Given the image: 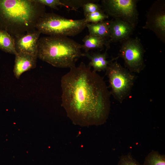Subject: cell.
I'll return each mask as SVG.
<instances>
[{"label": "cell", "mask_w": 165, "mask_h": 165, "mask_svg": "<svg viewBox=\"0 0 165 165\" xmlns=\"http://www.w3.org/2000/svg\"><path fill=\"white\" fill-rule=\"evenodd\" d=\"M95 1L88 2L83 5L82 7L85 16L102 9L101 6L94 3Z\"/></svg>", "instance_id": "obj_19"}, {"label": "cell", "mask_w": 165, "mask_h": 165, "mask_svg": "<svg viewBox=\"0 0 165 165\" xmlns=\"http://www.w3.org/2000/svg\"><path fill=\"white\" fill-rule=\"evenodd\" d=\"M61 105L74 124L95 125L108 116L111 93L103 79L83 62L74 65L61 80Z\"/></svg>", "instance_id": "obj_1"}, {"label": "cell", "mask_w": 165, "mask_h": 165, "mask_svg": "<svg viewBox=\"0 0 165 165\" xmlns=\"http://www.w3.org/2000/svg\"><path fill=\"white\" fill-rule=\"evenodd\" d=\"M144 165H165V157L156 153L152 154L146 158Z\"/></svg>", "instance_id": "obj_17"}, {"label": "cell", "mask_w": 165, "mask_h": 165, "mask_svg": "<svg viewBox=\"0 0 165 165\" xmlns=\"http://www.w3.org/2000/svg\"><path fill=\"white\" fill-rule=\"evenodd\" d=\"M107 50L103 53L94 52L89 53L88 52L82 53V56L85 57L90 60L88 66L93 68V71L95 72L105 71L106 69L109 64L112 61L107 60Z\"/></svg>", "instance_id": "obj_12"}, {"label": "cell", "mask_w": 165, "mask_h": 165, "mask_svg": "<svg viewBox=\"0 0 165 165\" xmlns=\"http://www.w3.org/2000/svg\"><path fill=\"white\" fill-rule=\"evenodd\" d=\"M138 2L137 0H103L101 7L108 16L123 20L135 28L138 20Z\"/></svg>", "instance_id": "obj_7"}, {"label": "cell", "mask_w": 165, "mask_h": 165, "mask_svg": "<svg viewBox=\"0 0 165 165\" xmlns=\"http://www.w3.org/2000/svg\"><path fill=\"white\" fill-rule=\"evenodd\" d=\"M144 29L152 31L163 42H165V2L158 0L150 8L146 15Z\"/></svg>", "instance_id": "obj_8"}, {"label": "cell", "mask_w": 165, "mask_h": 165, "mask_svg": "<svg viewBox=\"0 0 165 165\" xmlns=\"http://www.w3.org/2000/svg\"><path fill=\"white\" fill-rule=\"evenodd\" d=\"M134 28L127 22L118 19L109 21V39L111 42H121L130 38Z\"/></svg>", "instance_id": "obj_10"}, {"label": "cell", "mask_w": 165, "mask_h": 165, "mask_svg": "<svg viewBox=\"0 0 165 165\" xmlns=\"http://www.w3.org/2000/svg\"><path fill=\"white\" fill-rule=\"evenodd\" d=\"M82 41L83 44L82 45V49L85 53L88 52L91 50H103L105 46L107 50L110 47L111 42L109 39L89 34L86 35Z\"/></svg>", "instance_id": "obj_13"}, {"label": "cell", "mask_w": 165, "mask_h": 165, "mask_svg": "<svg viewBox=\"0 0 165 165\" xmlns=\"http://www.w3.org/2000/svg\"><path fill=\"white\" fill-rule=\"evenodd\" d=\"M63 6L76 10L81 7H82L85 3L95 0H61Z\"/></svg>", "instance_id": "obj_18"}, {"label": "cell", "mask_w": 165, "mask_h": 165, "mask_svg": "<svg viewBox=\"0 0 165 165\" xmlns=\"http://www.w3.org/2000/svg\"><path fill=\"white\" fill-rule=\"evenodd\" d=\"M119 57L123 60L127 69L132 73H140L145 68V50L140 38H129L121 42Z\"/></svg>", "instance_id": "obj_6"}, {"label": "cell", "mask_w": 165, "mask_h": 165, "mask_svg": "<svg viewBox=\"0 0 165 165\" xmlns=\"http://www.w3.org/2000/svg\"><path fill=\"white\" fill-rule=\"evenodd\" d=\"M0 49L15 55L17 54L13 37L7 31L1 30H0Z\"/></svg>", "instance_id": "obj_15"}, {"label": "cell", "mask_w": 165, "mask_h": 165, "mask_svg": "<svg viewBox=\"0 0 165 165\" xmlns=\"http://www.w3.org/2000/svg\"><path fill=\"white\" fill-rule=\"evenodd\" d=\"M87 23H96L102 22L108 18V16L101 9L85 16Z\"/></svg>", "instance_id": "obj_16"}, {"label": "cell", "mask_w": 165, "mask_h": 165, "mask_svg": "<svg viewBox=\"0 0 165 165\" xmlns=\"http://www.w3.org/2000/svg\"><path fill=\"white\" fill-rule=\"evenodd\" d=\"M109 21L105 20L96 23H87L89 34L109 39Z\"/></svg>", "instance_id": "obj_14"}, {"label": "cell", "mask_w": 165, "mask_h": 165, "mask_svg": "<svg viewBox=\"0 0 165 165\" xmlns=\"http://www.w3.org/2000/svg\"><path fill=\"white\" fill-rule=\"evenodd\" d=\"M37 58V56L28 54L17 53L15 55L13 69L15 78L19 79L24 72L35 68Z\"/></svg>", "instance_id": "obj_11"}, {"label": "cell", "mask_w": 165, "mask_h": 165, "mask_svg": "<svg viewBox=\"0 0 165 165\" xmlns=\"http://www.w3.org/2000/svg\"><path fill=\"white\" fill-rule=\"evenodd\" d=\"M87 23L84 18L73 20L54 13H46L38 21L36 29L49 36H74L82 32Z\"/></svg>", "instance_id": "obj_4"}, {"label": "cell", "mask_w": 165, "mask_h": 165, "mask_svg": "<svg viewBox=\"0 0 165 165\" xmlns=\"http://www.w3.org/2000/svg\"><path fill=\"white\" fill-rule=\"evenodd\" d=\"M37 2L45 6H47L50 8L57 10L58 7L63 6L61 0H35Z\"/></svg>", "instance_id": "obj_20"}, {"label": "cell", "mask_w": 165, "mask_h": 165, "mask_svg": "<svg viewBox=\"0 0 165 165\" xmlns=\"http://www.w3.org/2000/svg\"><path fill=\"white\" fill-rule=\"evenodd\" d=\"M46 13L45 6L35 0H0V30L13 38L33 31Z\"/></svg>", "instance_id": "obj_2"}, {"label": "cell", "mask_w": 165, "mask_h": 165, "mask_svg": "<svg viewBox=\"0 0 165 165\" xmlns=\"http://www.w3.org/2000/svg\"><path fill=\"white\" fill-rule=\"evenodd\" d=\"M41 33L36 29L13 38L17 53L37 56L38 40Z\"/></svg>", "instance_id": "obj_9"}, {"label": "cell", "mask_w": 165, "mask_h": 165, "mask_svg": "<svg viewBox=\"0 0 165 165\" xmlns=\"http://www.w3.org/2000/svg\"><path fill=\"white\" fill-rule=\"evenodd\" d=\"M82 45L68 37L48 36L39 38L37 58L52 66L70 68L82 56Z\"/></svg>", "instance_id": "obj_3"}, {"label": "cell", "mask_w": 165, "mask_h": 165, "mask_svg": "<svg viewBox=\"0 0 165 165\" xmlns=\"http://www.w3.org/2000/svg\"><path fill=\"white\" fill-rule=\"evenodd\" d=\"M119 56L113 58L106 70L108 79L110 91L114 98L120 103L130 94L136 77L117 62Z\"/></svg>", "instance_id": "obj_5"}, {"label": "cell", "mask_w": 165, "mask_h": 165, "mask_svg": "<svg viewBox=\"0 0 165 165\" xmlns=\"http://www.w3.org/2000/svg\"><path fill=\"white\" fill-rule=\"evenodd\" d=\"M118 165H140L137 161L130 156L122 157L120 160Z\"/></svg>", "instance_id": "obj_21"}]
</instances>
